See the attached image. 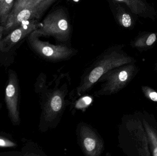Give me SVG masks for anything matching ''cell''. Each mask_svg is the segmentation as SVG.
Segmentation results:
<instances>
[{
	"label": "cell",
	"instance_id": "cell-1",
	"mask_svg": "<svg viewBox=\"0 0 157 156\" xmlns=\"http://www.w3.org/2000/svg\"><path fill=\"white\" fill-rule=\"evenodd\" d=\"M130 60L128 57L116 51L102 56L83 74L77 89L78 95L90 90L105 72L127 63Z\"/></svg>",
	"mask_w": 157,
	"mask_h": 156
},
{
	"label": "cell",
	"instance_id": "cell-2",
	"mask_svg": "<svg viewBox=\"0 0 157 156\" xmlns=\"http://www.w3.org/2000/svg\"><path fill=\"white\" fill-rule=\"evenodd\" d=\"M36 30L40 35L52 36L59 41H65L69 38L71 27L64 11L59 9L49 14Z\"/></svg>",
	"mask_w": 157,
	"mask_h": 156
},
{
	"label": "cell",
	"instance_id": "cell-3",
	"mask_svg": "<svg viewBox=\"0 0 157 156\" xmlns=\"http://www.w3.org/2000/svg\"><path fill=\"white\" fill-rule=\"evenodd\" d=\"M36 30L29 35V41L33 49L42 57L51 61H60L71 57L74 54L72 49L61 45H54L40 40Z\"/></svg>",
	"mask_w": 157,
	"mask_h": 156
},
{
	"label": "cell",
	"instance_id": "cell-4",
	"mask_svg": "<svg viewBox=\"0 0 157 156\" xmlns=\"http://www.w3.org/2000/svg\"><path fill=\"white\" fill-rule=\"evenodd\" d=\"M55 1L42 0L36 4L27 5L10 15L4 26V31L14 29L24 22L38 19Z\"/></svg>",
	"mask_w": 157,
	"mask_h": 156
},
{
	"label": "cell",
	"instance_id": "cell-5",
	"mask_svg": "<svg viewBox=\"0 0 157 156\" xmlns=\"http://www.w3.org/2000/svg\"><path fill=\"white\" fill-rule=\"evenodd\" d=\"M78 132L79 143L84 154L87 156H99L104 149V143L96 131L89 125H84Z\"/></svg>",
	"mask_w": 157,
	"mask_h": 156
},
{
	"label": "cell",
	"instance_id": "cell-6",
	"mask_svg": "<svg viewBox=\"0 0 157 156\" xmlns=\"http://www.w3.org/2000/svg\"><path fill=\"white\" fill-rule=\"evenodd\" d=\"M19 86L15 71H9V79L6 89L5 100L9 117L14 125L20 123Z\"/></svg>",
	"mask_w": 157,
	"mask_h": 156
},
{
	"label": "cell",
	"instance_id": "cell-7",
	"mask_svg": "<svg viewBox=\"0 0 157 156\" xmlns=\"http://www.w3.org/2000/svg\"><path fill=\"white\" fill-rule=\"evenodd\" d=\"M36 20H32L22 23L9 34L0 40V50L7 51L12 47L33 31L39 27Z\"/></svg>",
	"mask_w": 157,
	"mask_h": 156
},
{
	"label": "cell",
	"instance_id": "cell-8",
	"mask_svg": "<svg viewBox=\"0 0 157 156\" xmlns=\"http://www.w3.org/2000/svg\"><path fill=\"white\" fill-rule=\"evenodd\" d=\"M123 3L135 15L154 20L157 16L155 8L146 0H113Z\"/></svg>",
	"mask_w": 157,
	"mask_h": 156
},
{
	"label": "cell",
	"instance_id": "cell-9",
	"mask_svg": "<svg viewBox=\"0 0 157 156\" xmlns=\"http://www.w3.org/2000/svg\"><path fill=\"white\" fill-rule=\"evenodd\" d=\"M64 98L59 91H56L52 93L46 104L45 115L47 120H50L53 116H56L59 113L63 106Z\"/></svg>",
	"mask_w": 157,
	"mask_h": 156
},
{
	"label": "cell",
	"instance_id": "cell-10",
	"mask_svg": "<svg viewBox=\"0 0 157 156\" xmlns=\"http://www.w3.org/2000/svg\"><path fill=\"white\" fill-rule=\"evenodd\" d=\"M157 40V33L153 32H144L139 34L133 41V46L137 49H146L150 47Z\"/></svg>",
	"mask_w": 157,
	"mask_h": 156
},
{
	"label": "cell",
	"instance_id": "cell-11",
	"mask_svg": "<svg viewBox=\"0 0 157 156\" xmlns=\"http://www.w3.org/2000/svg\"><path fill=\"white\" fill-rule=\"evenodd\" d=\"M116 17L121 26L126 28H132L134 25V20L129 12L120 5L116 7Z\"/></svg>",
	"mask_w": 157,
	"mask_h": 156
},
{
	"label": "cell",
	"instance_id": "cell-12",
	"mask_svg": "<svg viewBox=\"0 0 157 156\" xmlns=\"http://www.w3.org/2000/svg\"><path fill=\"white\" fill-rule=\"evenodd\" d=\"M15 0H0V22L4 25L12 12Z\"/></svg>",
	"mask_w": 157,
	"mask_h": 156
},
{
	"label": "cell",
	"instance_id": "cell-13",
	"mask_svg": "<svg viewBox=\"0 0 157 156\" xmlns=\"http://www.w3.org/2000/svg\"><path fill=\"white\" fill-rule=\"evenodd\" d=\"M33 1L34 0H16L10 15L15 13L22 8L29 5L32 3Z\"/></svg>",
	"mask_w": 157,
	"mask_h": 156
},
{
	"label": "cell",
	"instance_id": "cell-14",
	"mask_svg": "<svg viewBox=\"0 0 157 156\" xmlns=\"http://www.w3.org/2000/svg\"><path fill=\"white\" fill-rule=\"evenodd\" d=\"M92 102V99L88 96L81 98L76 103V108L78 109H83L89 105Z\"/></svg>",
	"mask_w": 157,
	"mask_h": 156
},
{
	"label": "cell",
	"instance_id": "cell-15",
	"mask_svg": "<svg viewBox=\"0 0 157 156\" xmlns=\"http://www.w3.org/2000/svg\"><path fill=\"white\" fill-rule=\"evenodd\" d=\"M17 146V144L10 139L0 135V147H13Z\"/></svg>",
	"mask_w": 157,
	"mask_h": 156
},
{
	"label": "cell",
	"instance_id": "cell-16",
	"mask_svg": "<svg viewBox=\"0 0 157 156\" xmlns=\"http://www.w3.org/2000/svg\"><path fill=\"white\" fill-rule=\"evenodd\" d=\"M150 99L154 101H157V93L155 92H153L151 93H150Z\"/></svg>",
	"mask_w": 157,
	"mask_h": 156
},
{
	"label": "cell",
	"instance_id": "cell-17",
	"mask_svg": "<svg viewBox=\"0 0 157 156\" xmlns=\"http://www.w3.org/2000/svg\"><path fill=\"white\" fill-rule=\"evenodd\" d=\"M4 32V26H0V40L2 39V36Z\"/></svg>",
	"mask_w": 157,
	"mask_h": 156
},
{
	"label": "cell",
	"instance_id": "cell-18",
	"mask_svg": "<svg viewBox=\"0 0 157 156\" xmlns=\"http://www.w3.org/2000/svg\"><path fill=\"white\" fill-rule=\"evenodd\" d=\"M41 1H42V0H34V1H33V2H32V3H31V5L36 4L41 2Z\"/></svg>",
	"mask_w": 157,
	"mask_h": 156
},
{
	"label": "cell",
	"instance_id": "cell-19",
	"mask_svg": "<svg viewBox=\"0 0 157 156\" xmlns=\"http://www.w3.org/2000/svg\"><path fill=\"white\" fill-rule=\"evenodd\" d=\"M154 156H157V147H156L155 148V150L154 151V154H153Z\"/></svg>",
	"mask_w": 157,
	"mask_h": 156
},
{
	"label": "cell",
	"instance_id": "cell-20",
	"mask_svg": "<svg viewBox=\"0 0 157 156\" xmlns=\"http://www.w3.org/2000/svg\"><path fill=\"white\" fill-rule=\"evenodd\" d=\"M74 1H75V2H78V1H79V0H74Z\"/></svg>",
	"mask_w": 157,
	"mask_h": 156
}]
</instances>
